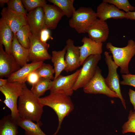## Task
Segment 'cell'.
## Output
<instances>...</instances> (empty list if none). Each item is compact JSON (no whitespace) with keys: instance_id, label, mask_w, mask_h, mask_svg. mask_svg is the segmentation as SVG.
<instances>
[{"instance_id":"1","label":"cell","mask_w":135,"mask_h":135,"mask_svg":"<svg viewBox=\"0 0 135 135\" xmlns=\"http://www.w3.org/2000/svg\"><path fill=\"white\" fill-rule=\"evenodd\" d=\"M44 106L39 98L26 86L23 89L18 98V109L20 118L28 119L42 124L40 121Z\"/></svg>"},{"instance_id":"39","label":"cell","mask_w":135,"mask_h":135,"mask_svg":"<svg viewBox=\"0 0 135 135\" xmlns=\"http://www.w3.org/2000/svg\"><path fill=\"white\" fill-rule=\"evenodd\" d=\"M9 0H0V5L1 7H3L5 3H8Z\"/></svg>"},{"instance_id":"9","label":"cell","mask_w":135,"mask_h":135,"mask_svg":"<svg viewBox=\"0 0 135 135\" xmlns=\"http://www.w3.org/2000/svg\"><path fill=\"white\" fill-rule=\"evenodd\" d=\"M102 72V70L98 66L92 78L83 88L84 92L87 94H102L109 97L118 98L117 94L107 85Z\"/></svg>"},{"instance_id":"22","label":"cell","mask_w":135,"mask_h":135,"mask_svg":"<svg viewBox=\"0 0 135 135\" xmlns=\"http://www.w3.org/2000/svg\"><path fill=\"white\" fill-rule=\"evenodd\" d=\"M16 121L11 114L3 116L0 120V135H17Z\"/></svg>"},{"instance_id":"27","label":"cell","mask_w":135,"mask_h":135,"mask_svg":"<svg viewBox=\"0 0 135 135\" xmlns=\"http://www.w3.org/2000/svg\"><path fill=\"white\" fill-rule=\"evenodd\" d=\"M52 82L50 80L40 78L37 82L32 85L31 90L37 97L40 98L49 90Z\"/></svg>"},{"instance_id":"26","label":"cell","mask_w":135,"mask_h":135,"mask_svg":"<svg viewBox=\"0 0 135 135\" xmlns=\"http://www.w3.org/2000/svg\"><path fill=\"white\" fill-rule=\"evenodd\" d=\"M32 34L28 25L20 28L16 34V38L19 43L28 49L30 46V38Z\"/></svg>"},{"instance_id":"18","label":"cell","mask_w":135,"mask_h":135,"mask_svg":"<svg viewBox=\"0 0 135 135\" xmlns=\"http://www.w3.org/2000/svg\"><path fill=\"white\" fill-rule=\"evenodd\" d=\"M81 41L83 44L82 46H79L81 66L86 59L90 56L101 54L102 52L103 45L102 43H97L86 36L83 38Z\"/></svg>"},{"instance_id":"17","label":"cell","mask_w":135,"mask_h":135,"mask_svg":"<svg viewBox=\"0 0 135 135\" xmlns=\"http://www.w3.org/2000/svg\"><path fill=\"white\" fill-rule=\"evenodd\" d=\"M42 8L46 28L51 30L55 29L58 22L64 15V14L58 7L54 4H46Z\"/></svg>"},{"instance_id":"34","label":"cell","mask_w":135,"mask_h":135,"mask_svg":"<svg viewBox=\"0 0 135 135\" xmlns=\"http://www.w3.org/2000/svg\"><path fill=\"white\" fill-rule=\"evenodd\" d=\"M38 36L41 41L44 44L47 43V41L48 40H52L53 39L51 36L48 29L47 28H45L42 30L40 32Z\"/></svg>"},{"instance_id":"15","label":"cell","mask_w":135,"mask_h":135,"mask_svg":"<svg viewBox=\"0 0 135 135\" xmlns=\"http://www.w3.org/2000/svg\"><path fill=\"white\" fill-rule=\"evenodd\" d=\"M96 13L97 18L105 21L110 18L128 19L126 12L120 10L113 4L103 2L97 6Z\"/></svg>"},{"instance_id":"2","label":"cell","mask_w":135,"mask_h":135,"mask_svg":"<svg viewBox=\"0 0 135 135\" xmlns=\"http://www.w3.org/2000/svg\"><path fill=\"white\" fill-rule=\"evenodd\" d=\"M40 103L44 106L52 108L57 114L58 125L53 135L56 134L61 128L64 118L73 110L74 105L70 96L56 93H50L48 95L39 98Z\"/></svg>"},{"instance_id":"5","label":"cell","mask_w":135,"mask_h":135,"mask_svg":"<svg viewBox=\"0 0 135 135\" xmlns=\"http://www.w3.org/2000/svg\"><path fill=\"white\" fill-rule=\"evenodd\" d=\"M97 18L96 12L92 8L80 7L69 20V24L78 33H84L87 28Z\"/></svg>"},{"instance_id":"16","label":"cell","mask_w":135,"mask_h":135,"mask_svg":"<svg viewBox=\"0 0 135 135\" xmlns=\"http://www.w3.org/2000/svg\"><path fill=\"white\" fill-rule=\"evenodd\" d=\"M28 25L32 34L39 36L41 31L46 28L44 22V11L42 7L36 8L27 14Z\"/></svg>"},{"instance_id":"28","label":"cell","mask_w":135,"mask_h":135,"mask_svg":"<svg viewBox=\"0 0 135 135\" xmlns=\"http://www.w3.org/2000/svg\"><path fill=\"white\" fill-rule=\"evenodd\" d=\"M36 70L40 78L54 80V76L53 74L55 71L52 66L49 64L43 63Z\"/></svg>"},{"instance_id":"23","label":"cell","mask_w":135,"mask_h":135,"mask_svg":"<svg viewBox=\"0 0 135 135\" xmlns=\"http://www.w3.org/2000/svg\"><path fill=\"white\" fill-rule=\"evenodd\" d=\"M66 52V46L61 50H54L52 52L51 60L52 62L55 71L54 79L60 75L66 68L65 56Z\"/></svg>"},{"instance_id":"25","label":"cell","mask_w":135,"mask_h":135,"mask_svg":"<svg viewBox=\"0 0 135 135\" xmlns=\"http://www.w3.org/2000/svg\"><path fill=\"white\" fill-rule=\"evenodd\" d=\"M74 0H48L58 7L63 12L64 15L70 18L76 10L74 6Z\"/></svg>"},{"instance_id":"35","label":"cell","mask_w":135,"mask_h":135,"mask_svg":"<svg viewBox=\"0 0 135 135\" xmlns=\"http://www.w3.org/2000/svg\"><path fill=\"white\" fill-rule=\"evenodd\" d=\"M40 78L36 70L31 72L28 76L26 81L32 85L37 82Z\"/></svg>"},{"instance_id":"36","label":"cell","mask_w":135,"mask_h":135,"mask_svg":"<svg viewBox=\"0 0 135 135\" xmlns=\"http://www.w3.org/2000/svg\"><path fill=\"white\" fill-rule=\"evenodd\" d=\"M130 102L132 105L135 110V91L130 88L128 92Z\"/></svg>"},{"instance_id":"33","label":"cell","mask_w":135,"mask_h":135,"mask_svg":"<svg viewBox=\"0 0 135 135\" xmlns=\"http://www.w3.org/2000/svg\"><path fill=\"white\" fill-rule=\"evenodd\" d=\"M122 80L120 82V84L122 85L131 86L135 87V74H122Z\"/></svg>"},{"instance_id":"14","label":"cell","mask_w":135,"mask_h":135,"mask_svg":"<svg viewBox=\"0 0 135 135\" xmlns=\"http://www.w3.org/2000/svg\"><path fill=\"white\" fill-rule=\"evenodd\" d=\"M13 56L7 54L0 44V77H8L20 68Z\"/></svg>"},{"instance_id":"38","label":"cell","mask_w":135,"mask_h":135,"mask_svg":"<svg viewBox=\"0 0 135 135\" xmlns=\"http://www.w3.org/2000/svg\"><path fill=\"white\" fill-rule=\"evenodd\" d=\"M7 79H3L2 78H0V87L3 86L5 85L8 82Z\"/></svg>"},{"instance_id":"4","label":"cell","mask_w":135,"mask_h":135,"mask_svg":"<svg viewBox=\"0 0 135 135\" xmlns=\"http://www.w3.org/2000/svg\"><path fill=\"white\" fill-rule=\"evenodd\" d=\"M26 86L25 83L16 82H8L4 86L0 87V91L5 97L3 102L10 109L11 115L16 120L20 118L18 109L17 100L23 88Z\"/></svg>"},{"instance_id":"6","label":"cell","mask_w":135,"mask_h":135,"mask_svg":"<svg viewBox=\"0 0 135 135\" xmlns=\"http://www.w3.org/2000/svg\"><path fill=\"white\" fill-rule=\"evenodd\" d=\"M101 54L90 56L84 61L74 86V90L83 88L91 80L96 72Z\"/></svg>"},{"instance_id":"37","label":"cell","mask_w":135,"mask_h":135,"mask_svg":"<svg viewBox=\"0 0 135 135\" xmlns=\"http://www.w3.org/2000/svg\"><path fill=\"white\" fill-rule=\"evenodd\" d=\"M126 14L128 19L135 20V12H129Z\"/></svg>"},{"instance_id":"20","label":"cell","mask_w":135,"mask_h":135,"mask_svg":"<svg viewBox=\"0 0 135 135\" xmlns=\"http://www.w3.org/2000/svg\"><path fill=\"white\" fill-rule=\"evenodd\" d=\"M43 62H32L27 64L20 69L10 75L7 78L9 82H18L25 83L28 75L36 70L43 63Z\"/></svg>"},{"instance_id":"11","label":"cell","mask_w":135,"mask_h":135,"mask_svg":"<svg viewBox=\"0 0 135 135\" xmlns=\"http://www.w3.org/2000/svg\"><path fill=\"white\" fill-rule=\"evenodd\" d=\"M0 14L1 18L10 27L14 34L22 26L28 25L26 14L17 12L7 7H4Z\"/></svg>"},{"instance_id":"24","label":"cell","mask_w":135,"mask_h":135,"mask_svg":"<svg viewBox=\"0 0 135 135\" xmlns=\"http://www.w3.org/2000/svg\"><path fill=\"white\" fill-rule=\"evenodd\" d=\"M16 121L18 126L24 130L25 135H47L40 128L42 124L35 123L30 120L20 118Z\"/></svg>"},{"instance_id":"10","label":"cell","mask_w":135,"mask_h":135,"mask_svg":"<svg viewBox=\"0 0 135 135\" xmlns=\"http://www.w3.org/2000/svg\"><path fill=\"white\" fill-rule=\"evenodd\" d=\"M30 46L29 49L30 61L32 62H43L51 59L48 52L49 44L42 42L38 36L32 34L30 38Z\"/></svg>"},{"instance_id":"31","label":"cell","mask_w":135,"mask_h":135,"mask_svg":"<svg viewBox=\"0 0 135 135\" xmlns=\"http://www.w3.org/2000/svg\"><path fill=\"white\" fill-rule=\"evenodd\" d=\"M27 11L29 12L36 8L42 7L46 4L45 0H22Z\"/></svg>"},{"instance_id":"19","label":"cell","mask_w":135,"mask_h":135,"mask_svg":"<svg viewBox=\"0 0 135 135\" xmlns=\"http://www.w3.org/2000/svg\"><path fill=\"white\" fill-rule=\"evenodd\" d=\"M12 54L18 64L22 67L30 61L29 50L18 42L14 34L11 46Z\"/></svg>"},{"instance_id":"8","label":"cell","mask_w":135,"mask_h":135,"mask_svg":"<svg viewBox=\"0 0 135 135\" xmlns=\"http://www.w3.org/2000/svg\"><path fill=\"white\" fill-rule=\"evenodd\" d=\"M80 68L73 74L66 76L60 75L52 81L49 90L50 93H58L68 96L72 94L74 85Z\"/></svg>"},{"instance_id":"29","label":"cell","mask_w":135,"mask_h":135,"mask_svg":"<svg viewBox=\"0 0 135 135\" xmlns=\"http://www.w3.org/2000/svg\"><path fill=\"white\" fill-rule=\"evenodd\" d=\"M102 2L113 4L126 12L135 10V7L130 4L128 0H103Z\"/></svg>"},{"instance_id":"13","label":"cell","mask_w":135,"mask_h":135,"mask_svg":"<svg viewBox=\"0 0 135 135\" xmlns=\"http://www.w3.org/2000/svg\"><path fill=\"white\" fill-rule=\"evenodd\" d=\"M66 52L65 56L67 72L74 70L80 65V52L79 46H76L74 41L69 39L66 41Z\"/></svg>"},{"instance_id":"32","label":"cell","mask_w":135,"mask_h":135,"mask_svg":"<svg viewBox=\"0 0 135 135\" xmlns=\"http://www.w3.org/2000/svg\"><path fill=\"white\" fill-rule=\"evenodd\" d=\"M7 4V7L14 12L26 14H27L22 0H9Z\"/></svg>"},{"instance_id":"21","label":"cell","mask_w":135,"mask_h":135,"mask_svg":"<svg viewBox=\"0 0 135 135\" xmlns=\"http://www.w3.org/2000/svg\"><path fill=\"white\" fill-rule=\"evenodd\" d=\"M14 34L10 27L1 18L0 19V44L4 46L5 51L7 54L11 55Z\"/></svg>"},{"instance_id":"12","label":"cell","mask_w":135,"mask_h":135,"mask_svg":"<svg viewBox=\"0 0 135 135\" xmlns=\"http://www.w3.org/2000/svg\"><path fill=\"white\" fill-rule=\"evenodd\" d=\"M86 33L89 38L98 43L106 42L109 33L108 24L105 21L97 18L86 28Z\"/></svg>"},{"instance_id":"3","label":"cell","mask_w":135,"mask_h":135,"mask_svg":"<svg viewBox=\"0 0 135 135\" xmlns=\"http://www.w3.org/2000/svg\"><path fill=\"white\" fill-rule=\"evenodd\" d=\"M106 48L111 53L113 61L120 68V73L122 74H130L128 64L132 58L135 55V42L132 39L128 40L126 46L122 48L114 46L108 42Z\"/></svg>"},{"instance_id":"30","label":"cell","mask_w":135,"mask_h":135,"mask_svg":"<svg viewBox=\"0 0 135 135\" xmlns=\"http://www.w3.org/2000/svg\"><path fill=\"white\" fill-rule=\"evenodd\" d=\"M128 119L122 126V133L123 134L129 132L135 133V112L130 110Z\"/></svg>"},{"instance_id":"7","label":"cell","mask_w":135,"mask_h":135,"mask_svg":"<svg viewBox=\"0 0 135 135\" xmlns=\"http://www.w3.org/2000/svg\"><path fill=\"white\" fill-rule=\"evenodd\" d=\"M104 54L105 60L108 70V76L105 78V82L109 88L117 94L124 108L126 109L125 100L121 93L119 77L117 72L119 66L114 62L112 59V56L110 55L108 52L106 51Z\"/></svg>"}]
</instances>
